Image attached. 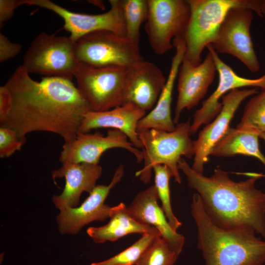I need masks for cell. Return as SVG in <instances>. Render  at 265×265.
<instances>
[{
  "instance_id": "19",
  "label": "cell",
  "mask_w": 265,
  "mask_h": 265,
  "mask_svg": "<svg viewBox=\"0 0 265 265\" xmlns=\"http://www.w3.org/2000/svg\"><path fill=\"white\" fill-rule=\"evenodd\" d=\"M158 199L156 187L152 185L136 195L127 207L128 211L137 222L156 228L170 248L179 256L185 238L171 228L162 208L158 205Z\"/></svg>"
},
{
  "instance_id": "5",
  "label": "cell",
  "mask_w": 265,
  "mask_h": 265,
  "mask_svg": "<svg viewBox=\"0 0 265 265\" xmlns=\"http://www.w3.org/2000/svg\"><path fill=\"white\" fill-rule=\"evenodd\" d=\"M189 121L177 124L172 132L154 129H138L137 132L142 144L144 165L135 173L144 183H148L156 165L166 166L172 177L182 182L178 162L182 156L191 158L194 155L193 141L190 137Z\"/></svg>"
},
{
  "instance_id": "16",
  "label": "cell",
  "mask_w": 265,
  "mask_h": 265,
  "mask_svg": "<svg viewBox=\"0 0 265 265\" xmlns=\"http://www.w3.org/2000/svg\"><path fill=\"white\" fill-rule=\"evenodd\" d=\"M212 53L218 74V83L215 91L196 110L190 126L191 134L195 133L203 124H208L219 114L222 108L219 99L226 93L240 88L251 87L265 90V74L257 79L240 77L223 62L211 45L207 47Z\"/></svg>"
},
{
  "instance_id": "30",
  "label": "cell",
  "mask_w": 265,
  "mask_h": 265,
  "mask_svg": "<svg viewBox=\"0 0 265 265\" xmlns=\"http://www.w3.org/2000/svg\"><path fill=\"white\" fill-rule=\"evenodd\" d=\"M22 49L19 43H12L3 34H0V62H3L17 55Z\"/></svg>"
},
{
  "instance_id": "29",
  "label": "cell",
  "mask_w": 265,
  "mask_h": 265,
  "mask_svg": "<svg viewBox=\"0 0 265 265\" xmlns=\"http://www.w3.org/2000/svg\"><path fill=\"white\" fill-rule=\"evenodd\" d=\"M26 139L21 137L14 130L0 127V157H10L20 151L26 143Z\"/></svg>"
},
{
  "instance_id": "34",
  "label": "cell",
  "mask_w": 265,
  "mask_h": 265,
  "mask_svg": "<svg viewBox=\"0 0 265 265\" xmlns=\"http://www.w3.org/2000/svg\"><path fill=\"white\" fill-rule=\"evenodd\" d=\"M261 10L263 17L265 18V0H261Z\"/></svg>"
},
{
  "instance_id": "21",
  "label": "cell",
  "mask_w": 265,
  "mask_h": 265,
  "mask_svg": "<svg viewBox=\"0 0 265 265\" xmlns=\"http://www.w3.org/2000/svg\"><path fill=\"white\" fill-rule=\"evenodd\" d=\"M176 51L173 56L165 86L154 108L138 122V129H154L172 132L175 126L171 117V106L174 83L186 52L184 38L178 37L173 41Z\"/></svg>"
},
{
  "instance_id": "14",
  "label": "cell",
  "mask_w": 265,
  "mask_h": 265,
  "mask_svg": "<svg viewBox=\"0 0 265 265\" xmlns=\"http://www.w3.org/2000/svg\"><path fill=\"white\" fill-rule=\"evenodd\" d=\"M258 89H235L222 97L221 111L212 122L200 132L197 139L193 141L194 155L191 167L195 171L203 174L204 165L209 159L212 148L227 132L238 107L246 98L258 93Z\"/></svg>"
},
{
  "instance_id": "15",
  "label": "cell",
  "mask_w": 265,
  "mask_h": 265,
  "mask_svg": "<svg viewBox=\"0 0 265 265\" xmlns=\"http://www.w3.org/2000/svg\"><path fill=\"white\" fill-rule=\"evenodd\" d=\"M216 72V66L209 51L204 60L196 66L183 58L178 74V98L173 118L174 124H178L185 109L190 110L198 105L206 94Z\"/></svg>"
},
{
  "instance_id": "20",
  "label": "cell",
  "mask_w": 265,
  "mask_h": 265,
  "mask_svg": "<svg viewBox=\"0 0 265 265\" xmlns=\"http://www.w3.org/2000/svg\"><path fill=\"white\" fill-rule=\"evenodd\" d=\"M146 111L130 104L104 111H90L84 116L79 132L87 133L99 128L118 130L127 136L135 148L142 149L137 129L138 122L146 115Z\"/></svg>"
},
{
  "instance_id": "2",
  "label": "cell",
  "mask_w": 265,
  "mask_h": 265,
  "mask_svg": "<svg viewBox=\"0 0 265 265\" xmlns=\"http://www.w3.org/2000/svg\"><path fill=\"white\" fill-rule=\"evenodd\" d=\"M178 168L186 177L189 187L197 191L206 212L218 227L227 230L253 233L265 239V192L255 184L263 176L251 173L239 182L216 168L210 177L195 171L182 158Z\"/></svg>"
},
{
  "instance_id": "26",
  "label": "cell",
  "mask_w": 265,
  "mask_h": 265,
  "mask_svg": "<svg viewBox=\"0 0 265 265\" xmlns=\"http://www.w3.org/2000/svg\"><path fill=\"white\" fill-rule=\"evenodd\" d=\"M155 174V184L162 209L171 228L177 232L182 223L174 214L170 201L169 180L172 177L169 169L164 165H156L153 168Z\"/></svg>"
},
{
  "instance_id": "6",
  "label": "cell",
  "mask_w": 265,
  "mask_h": 265,
  "mask_svg": "<svg viewBox=\"0 0 265 265\" xmlns=\"http://www.w3.org/2000/svg\"><path fill=\"white\" fill-rule=\"evenodd\" d=\"M71 37L41 32L31 42L21 65L29 74L72 80L80 66Z\"/></svg>"
},
{
  "instance_id": "24",
  "label": "cell",
  "mask_w": 265,
  "mask_h": 265,
  "mask_svg": "<svg viewBox=\"0 0 265 265\" xmlns=\"http://www.w3.org/2000/svg\"><path fill=\"white\" fill-rule=\"evenodd\" d=\"M126 27V37L139 47L140 29L148 16V0H121Z\"/></svg>"
},
{
  "instance_id": "1",
  "label": "cell",
  "mask_w": 265,
  "mask_h": 265,
  "mask_svg": "<svg viewBox=\"0 0 265 265\" xmlns=\"http://www.w3.org/2000/svg\"><path fill=\"white\" fill-rule=\"evenodd\" d=\"M21 65L5 85L12 98L11 109L0 126L15 130L22 138L35 132L54 133L64 142L74 140L84 116L91 111L72 80L45 77L32 80Z\"/></svg>"
},
{
  "instance_id": "11",
  "label": "cell",
  "mask_w": 265,
  "mask_h": 265,
  "mask_svg": "<svg viewBox=\"0 0 265 265\" xmlns=\"http://www.w3.org/2000/svg\"><path fill=\"white\" fill-rule=\"evenodd\" d=\"M110 9L99 14L71 12L50 0H22V4L35 5L52 11L64 21V28L76 42L81 37L98 31H108L126 37V27L121 0H110Z\"/></svg>"
},
{
  "instance_id": "9",
  "label": "cell",
  "mask_w": 265,
  "mask_h": 265,
  "mask_svg": "<svg viewBox=\"0 0 265 265\" xmlns=\"http://www.w3.org/2000/svg\"><path fill=\"white\" fill-rule=\"evenodd\" d=\"M149 13L145 30L155 53L163 55L173 48L174 39L184 38L190 9L188 0H148Z\"/></svg>"
},
{
  "instance_id": "23",
  "label": "cell",
  "mask_w": 265,
  "mask_h": 265,
  "mask_svg": "<svg viewBox=\"0 0 265 265\" xmlns=\"http://www.w3.org/2000/svg\"><path fill=\"white\" fill-rule=\"evenodd\" d=\"M257 133L229 128L226 134L213 146L210 155L216 157H230L243 155L253 157L265 166V156L262 153Z\"/></svg>"
},
{
  "instance_id": "3",
  "label": "cell",
  "mask_w": 265,
  "mask_h": 265,
  "mask_svg": "<svg viewBox=\"0 0 265 265\" xmlns=\"http://www.w3.org/2000/svg\"><path fill=\"white\" fill-rule=\"evenodd\" d=\"M191 213L197 229L198 247L206 265H264L265 239L253 233L227 230L210 218L200 197L193 194Z\"/></svg>"
},
{
  "instance_id": "18",
  "label": "cell",
  "mask_w": 265,
  "mask_h": 265,
  "mask_svg": "<svg viewBox=\"0 0 265 265\" xmlns=\"http://www.w3.org/2000/svg\"><path fill=\"white\" fill-rule=\"evenodd\" d=\"M102 173L100 164L87 163H62L52 172L53 178H65V185L62 193L53 196V202L60 211L78 207L81 194L90 193L96 186Z\"/></svg>"
},
{
  "instance_id": "13",
  "label": "cell",
  "mask_w": 265,
  "mask_h": 265,
  "mask_svg": "<svg viewBox=\"0 0 265 265\" xmlns=\"http://www.w3.org/2000/svg\"><path fill=\"white\" fill-rule=\"evenodd\" d=\"M124 174V166L120 164L109 185H96L80 206L60 211L56 216L59 232L62 234L76 235L90 222L103 221L109 218L111 207L105 204V200Z\"/></svg>"
},
{
  "instance_id": "32",
  "label": "cell",
  "mask_w": 265,
  "mask_h": 265,
  "mask_svg": "<svg viewBox=\"0 0 265 265\" xmlns=\"http://www.w3.org/2000/svg\"><path fill=\"white\" fill-rule=\"evenodd\" d=\"M21 5V0H0V25L9 20L13 15L15 10Z\"/></svg>"
},
{
  "instance_id": "22",
  "label": "cell",
  "mask_w": 265,
  "mask_h": 265,
  "mask_svg": "<svg viewBox=\"0 0 265 265\" xmlns=\"http://www.w3.org/2000/svg\"><path fill=\"white\" fill-rule=\"evenodd\" d=\"M109 221L106 225L87 229V233L96 243L106 241H114L132 233L143 235L146 233H159L152 226L141 224L135 220L130 214L126 205L120 203L111 208Z\"/></svg>"
},
{
  "instance_id": "17",
  "label": "cell",
  "mask_w": 265,
  "mask_h": 265,
  "mask_svg": "<svg viewBox=\"0 0 265 265\" xmlns=\"http://www.w3.org/2000/svg\"><path fill=\"white\" fill-rule=\"evenodd\" d=\"M166 80L157 65L144 59L128 68L123 105L132 104L145 111L153 109Z\"/></svg>"
},
{
  "instance_id": "7",
  "label": "cell",
  "mask_w": 265,
  "mask_h": 265,
  "mask_svg": "<svg viewBox=\"0 0 265 265\" xmlns=\"http://www.w3.org/2000/svg\"><path fill=\"white\" fill-rule=\"evenodd\" d=\"M75 52L80 63L96 67L129 68L144 60L139 47L126 37L108 31L81 37L76 42Z\"/></svg>"
},
{
  "instance_id": "8",
  "label": "cell",
  "mask_w": 265,
  "mask_h": 265,
  "mask_svg": "<svg viewBox=\"0 0 265 265\" xmlns=\"http://www.w3.org/2000/svg\"><path fill=\"white\" fill-rule=\"evenodd\" d=\"M127 69L80 63L74 78L79 91L91 111H104L123 105Z\"/></svg>"
},
{
  "instance_id": "12",
  "label": "cell",
  "mask_w": 265,
  "mask_h": 265,
  "mask_svg": "<svg viewBox=\"0 0 265 265\" xmlns=\"http://www.w3.org/2000/svg\"><path fill=\"white\" fill-rule=\"evenodd\" d=\"M113 148L129 151L138 163L143 160L142 151L135 148L122 132L109 129L106 135L99 132L93 133L79 132L72 141L64 142L59 160L62 163H87L98 164L103 154Z\"/></svg>"
},
{
  "instance_id": "10",
  "label": "cell",
  "mask_w": 265,
  "mask_h": 265,
  "mask_svg": "<svg viewBox=\"0 0 265 265\" xmlns=\"http://www.w3.org/2000/svg\"><path fill=\"white\" fill-rule=\"evenodd\" d=\"M253 11L244 7L230 9L225 16L213 42L215 52L237 58L251 72L261 68L250 35Z\"/></svg>"
},
{
  "instance_id": "28",
  "label": "cell",
  "mask_w": 265,
  "mask_h": 265,
  "mask_svg": "<svg viewBox=\"0 0 265 265\" xmlns=\"http://www.w3.org/2000/svg\"><path fill=\"white\" fill-rule=\"evenodd\" d=\"M178 257L166 240L159 236L146 249L136 265H173Z\"/></svg>"
},
{
  "instance_id": "31",
  "label": "cell",
  "mask_w": 265,
  "mask_h": 265,
  "mask_svg": "<svg viewBox=\"0 0 265 265\" xmlns=\"http://www.w3.org/2000/svg\"><path fill=\"white\" fill-rule=\"evenodd\" d=\"M12 105V98L8 88L4 85L0 87V123L8 115Z\"/></svg>"
},
{
  "instance_id": "27",
  "label": "cell",
  "mask_w": 265,
  "mask_h": 265,
  "mask_svg": "<svg viewBox=\"0 0 265 265\" xmlns=\"http://www.w3.org/2000/svg\"><path fill=\"white\" fill-rule=\"evenodd\" d=\"M159 233H146L132 245L104 261L90 265H136L146 249L158 237Z\"/></svg>"
},
{
  "instance_id": "4",
  "label": "cell",
  "mask_w": 265,
  "mask_h": 265,
  "mask_svg": "<svg viewBox=\"0 0 265 265\" xmlns=\"http://www.w3.org/2000/svg\"><path fill=\"white\" fill-rule=\"evenodd\" d=\"M190 15L184 39L186 43L184 59L196 66L201 63V54L214 41L229 11L244 7L255 11L261 17V0H187Z\"/></svg>"
},
{
  "instance_id": "35",
  "label": "cell",
  "mask_w": 265,
  "mask_h": 265,
  "mask_svg": "<svg viewBox=\"0 0 265 265\" xmlns=\"http://www.w3.org/2000/svg\"><path fill=\"white\" fill-rule=\"evenodd\" d=\"M259 136L265 141V132L260 133Z\"/></svg>"
},
{
  "instance_id": "25",
  "label": "cell",
  "mask_w": 265,
  "mask_h": 265,
  "mask_svg": "<svg viewBox=\"0 0 265 265\" xmlns=\"http://www.w3.org/2000/svg\"><path fill=\"white\" fill-rule=\"evenodd\" d=\"M237 129L259 135L265 132V90L253 95L248 102Z\"/></svg>"
},
{
  "instance_id": "33",
  "label": "cell",
  "mask_w": 265,
  "mask_h": 265,
  "mask_svg": "<svg viewBox=\"0 0 265 265\" xmlns=\"http://www.w3.org/2000/svg\"><path fill=\"white\" fill-rule=\"evenodd\" d=\"M89 2L91 3L92 4L95 5L97 6H99L101 8H102V7H103V8H104L105 6L102 1H100V0L90 1L89 0Z\"/></svg>"
}]
</instances>
